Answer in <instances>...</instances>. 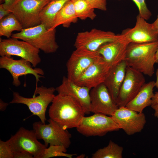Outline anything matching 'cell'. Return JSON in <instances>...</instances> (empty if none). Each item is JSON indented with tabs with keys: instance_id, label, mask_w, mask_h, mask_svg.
Masks as SVG:
<instances>
[{
	"instance_id": "6da1fadb",
	"label": "cell",
	"mask_w": 158,
	"mask_h": 158,
	"mask_svg": "<svg viewBox=\"0 0 158 158\" xmlns=\"http://www.w3.org/2000/svg\"><path fill=\"white\" fill-rule=\"evenodd\" d=\"M51 103L49 118L64 129L76 128L86 114L83 106L70 96L58 94Z\"/></svg>"
},
{
	"instance_id": "7a4b0ae2",
	"label": "cell",
	"mask_w": 158,
	"mask_h": 158,
	"mask_svg": "<svg viewBox=\"0 0 158 158\" xmlns=\"http://www.w3.org/2000/svg\"><path fill=\"white\" fill-rule=\"evenodd\" d=\"M158 41L144 43H130L124 61L127 66L151 77L154 72Z\"/></svg>"
},
{
	"instance_id": "3957f363",
	"label": "cell",
	"mask_w": 158,
	"mask_h": 158,
	"mask_svg": "<svg viewBox=\"0 0 158 158\" xmlns=\"http://www.w3.org/2000/svg\"><path fill=\"white\" fill-rule=\"evenodd\" d=\"M56 28L49 30L40 24L13 33L11 37L20 39L29 43L46 54L55 52L59 47L56 39Z\"/></svg>"
},
{
	"instance_id": "277c9868",
	"label": "cell",
	"mask_w": 158,
	"mask_h": 158,
	"mask_svg": "<svg viewBox=\"0 0 158 158\" xmlns=\"http://www.w3.org/2000/svg\"><path fill=\"white\" fill-rule=\"evenodd\" d=\"M56 89L43 86L36 87L32 98H27L17 92H13V98L9 104H21L26 105L34 115L37 116L41 121L45 123L46 112L49 105L52 102L55 96Z\"/></svg>"
},
{
	"instance_id": "5b68a950",
	"label": "cell",
	"mask_w": 158,
	"mask_h": 158,
	"mask_svg": "<svg viewBox=\"0 0 158 158\" xmlns=\"http://www.w3.org/2000/svg\"><path fill=\"white\" fill-rule=\"evenodd\" d=\"M47 124L43 123L41 121L35 122L32 125L37 138L42 139L44 145L47 147L50 145H61L66 149L71 144L72 135L67 129L63 128L55 121L49 118Z\"/></svg>"
},
{
	"instance_id": "8992f818",
	"label": "cell",
	"mask_w": 158,
	"mask_h": 158,
	"mask_svg": "<svg viewBox=\"0 0 158 158\" xmlns=\"http://www.w3.org/2000/svg\"><path fill=\"white\" fill-rule=\"evenodd\" d=\"M76 128L79 133L87 137L102 136L109 132L120 129L111 116L100 113L84 116Z\"/></svg>"
},
{
	"instance_id": "52a82bcc",
	"label": "cell",
	"mask_w": 158,
	"mask_h": 158,
	"mask_svg": "<svg viewBox=\"0 0 158 158\" xmlns=\"http://www.w3.org/2000/svg\"><path fill=\"white\" fill-rule=\"evenodd\" d=\"M50 0H19L10 11L13 13L23 29L41 24L40 15Z\"/></svg>"
},
{
	"instance_id": "ba28073f",
	"label": "cell",
	"mask_w": 158,
	"mask_h": 158,
	"mask_svg": "<svg viewBox=\"0 0 158 158\" xmlns=\"http://www.w3.org/2000/svg\"><path fill=\"white\" fill-rule=\"evenodd\" d=\"M11 37L1 40L0 41V56L11 57L16 56L31 63L35 68L41 61L40 50L28 42Z\"/></svg>"
},
{
	"instance_id": "9c48e42d",
	"label": "cell",
	"mask_w": 158,
	"mask_h": 158,
	"mask_svg": "<svg viewBox=\"0 0 158 158\" xmlns=\"http://www.w3.org/2000/svg\"><path fill=\"white\" fill-rule=\"evenodd\" d=\"M38 140L33 130L21 127L6 142L13 152L27 151L32 154L34 158H41L47 147Z\"/></svg>"
},
{
	"instance_id": "30bf717a",
	"label": "cell",
	"mask_w": 158,
	"mask_h": 158,
	"mask_svg": "<svg viewBox=\"0 0 158 158\" xmlns=\"http://www.w3.org/2000/svg\"><path fill=\"white\" fill-rule=\"evenodd\" d=\"M102 59L97 51L82 48L76 49L66 63L67 78L75 82L90 65Z\"/></svg>"
},
{
	"instance_id": "8fae6325",
	"label": "cell",
	"mask_w": 158,
	"mask_h": 158,
	"mask_svg": "<svg viewBox=\"0 0 158 158\" xmlns=\"http://www.w3.org/2000/svg\"><path fill=\"white\" fill-rule=\"evenodd\" d=\"M145 82L144 74L127 66L125 77L116 101L118 107H126L137 95Z\"/></svg>"
},
{
	"instance_id": "7c38bea8",
	"label": "cell",
	"mask_w": 158,
	"mask_h": 158,
	"mask_svg": "<svg viewBox=\"0 0 158 158\" xmlns=\"http://www.w3.org/2000/svg\"><path fill=\"white\" fill-rule=\"evenodd\" d=\"M32 67L30 62L23 58L15 60L11 57L2 56L0 57V68L6 69L9 72L13 77L12 84L16 87L21 84L19 79L20 76L29 74L33 75L36 78L37 85L40 81V78L43 77L44 72L42 69Z\"/></svg>"
},
{
	"instance_id": "4fadbf2b",
	"label": "cell",
	"mask_w": 158,
	"mask_h": 158,
	"mask_svg": "<svg viewBox=\"0 0 158 158\" xmlns=\"http://www.w3.org/2000/svg\"><path fill=\"white\" fill-rule=\"evenodd\" d=\"M118 125L128 135L141 131L146 123V117L142 112H139L126 107H121L111 116Z\"/></svg>"
},
{
	"instance_id": "5bb4252c",
	"label": "cell",
	"mask_w": 158,
	"mask_h": 158,
	"mask_svg": "<svg viewBox=\"0 0 158 158\" xmlns=\"http://www.w3.org/2000/svg\"><path fill=\"white\" fill-rule=\"evenodd\" d=\"M120 35H116L111 31L93 28L90 31L78 33L74 46L76 49L82 48L96 51L103 44L118 38Z\"/></svg>"
},
{
	"instance_id": "9a60e30c",
	"label": "cell",
	"mask_w": 158,
	"mask_h": 158,
	"mask_svg": "<svg viewBox=\"0 0 158 158\" xmlns=\"http://www.w3.org/2000/svg\"><path fill=\"white\" fill-rule=\"evenodd\" d=\"M90 97L91 112L111 116L118 108L103 83L91 89Z\"/></svg>"
},
{
	"instance_id": "2e32d148",
	"label": "cell",
	"mask_w": 158,
	"mask_h": 158,
	"mask_svg": "<svg viewBox=\"0 0 158 158\" xmlns=\"http://www.w3.org/2000/svg\"><path fill=\"white\" fill-rule=\"evenodd\" d=\"M130 43L121 34L118 38L103 44L96 51L105 62L113 67L124 61Z\"/></svg>"
},
{
	"instance_id": "e0dca14e",
	"label": "cell",
	"mask_w": 158,
	"mask_h": 158,
	"mask_svg": "<svg viewBox=\"0 0 158 158\" xmlns=\"http://www.w3.org/2000/svg\"><path fill=\"white\" fill-rule=\"evenodd\" d=\"M135 26L124 30L121 34L130 43H144L158 41V33L152 23L146 22L139 14L136 17Z\"/></svg>"
},
{
	"instance_id": "ac0fdd59",
	"label": "cell",
	"mask_w": 158,
	"mask_h": 158,
	"mask_svg": "<svg viewBox=\"0 0 158 158\" xmlns=\"http://www.w3.org/2000/svg\"><path fill=\"white\" fill-rule=\"evenodd\" d=\"M112 68L102 59L90 65L75 83L91 90L104 83Z\"/></svg>"
},
{
	"instance_id": "d6986e66",
	"label": "cell",
	"mask_w": 158,
	"mask_h": 158,
	"mask_svg": "<svg viewBox=\"0 0 158 158\" xmlns=\"http://www.w3.org/2000/svg\"><path fill=\"white\" fill-rule=\"evenodd\" d=\"M55 89L58 94L70 96L79 102L85 109L86 114L91 112L90 89L77 85L65 76L63 77L61 84Z\"/></svg>"
},
{
	"instance_id": "ffe728a7",
	"label": "cell",
	"mask_w": 158,
	"mask_h": 158,
	"mask_svg": "<svg viewBox=\"0 0 158 158\" xmlns=\"http://www.w3.org/2000/svg\"><path fill=\"white\" fill-rule=\"evenodd\" d=\"M127 66L125 61H123L112 67L103 83L116 103L125 77Z\"/></svg>"
},
{
	"instance_id": "44dd1931",
	"label": "cell",
	"mask_w": 158,
	"mask_h": 158,
	"mask_svg": "<svg viewBox=\"0 0 158 158\" xmlns=\"http://www.w3.org/2000/svg\"><path fill=\"white\" fill-rule=\"evenodd\" d=\"M155 87L154 81L145 83L136 96L126 107L137 112H142L145 108L151 106Z\"/></svg>"
},
{
	"instance_id": "7402d4cb",
	"label": "cell",
	"mask_w": 158,
	"mask_h": 158,
	"mask_svg": "<svg viewBox=\"0 0 158 158\" xmlns=\"http://www.w3.org/2000/svg\"><path fill=\"white\" fill-rule=\"evenodd\" d=\"M70 0H50L43 8L40 16L41 23L49 30L53 28L57 13L65 4Z\"/></svg>"
},
{
	"instance_id": "603a6c76",
	"label": "cell",
	"mask_w": 158,
	"mask_h": 158,
	"mask_svg": "<svg viewBox=\"0 0 158 158\" xmlns=\"http://www.w3.org/2000/svg\"><path fill=\"white\" fill-rule=\"evenodd\" d=\"M78 19L73 3L70 0L65 4L57 13L51 29H55L61 25L64 28H68L72 23H77Z\"/></svg>"
},
{
	"instance_id": "cb8c5ba5",
	"label": "cell",
	"mask_w": 158,
	"mask_h": 158,
	"mask_svg": "<svg viewBox=\"0 0 158 158\" xmlns=\"http://www.w3.org/2000/svg\"><path fill=\"white\" fill-rule=\"evenodd\" d=\"M23 28L14 14L11 12L0 20V36L8 38L11 37L12 32L21 31Z\"/></svg>"
},
{
	"instance_id": "d4e9b609",
	"label": "cell",
	"mask_w": 158,
	"mask_h": 158,
	"mask_svg": "<svg viewBox=\"0 0 158 158\" xmlns=\"http://www.w3.org/2000/svg\"><path fill=\"white\" fill-rule=\"evenodd\" d=\"M123 147L110 140L108 145L97 150L92 158H122Z\"/></svg>"
},
{
	"instance_id": "484cf974",
	"label": "cell",
	"mask_w": 158,
	"mask_h": 158,
	"mask_svg": "<svg viewBox=\"0 0 158 158\" xmlns=\"http://www.w3.org/2000/svg\"><path fill=\"white\" fill-rule=\"evenodd\" d=\"M71 0L78 18L85 20L89 18L93 20L96 18L97 15L94 12V8L86 0Z\"/></svg>"
},
{
	"instance_id": "4316f807",
	"label": "cell",
	"mask_w": 158,
	"mask_h": 158,
	"mask_svg": "<svg viewBox=\"0 0 158 158\" xmlns=\"http://www.w3.org/2000/svg\"><path fill=\"white\" fill-rule=\"evenodd\" d=\"M67 149L64 146L61 145H49L47 147L42 155L41 158H49L56 157H65L69 158H72L76 154H69L66 153Z\"/></svg>"
},
{
	"instance_id": "83f0119b",
	"label": "cell",
	"mask_w": 158,
	"mask_h": 158,
	"mask_svg": "<svg viewBox=\"0 0 158 158\" xmlns=\"http://www.w3.org/2000/svg\"><path fill=\"white\" fill-rule=\"evenodd\" d=\"M138 7L139 15L146 20H148L152 16V13L148 8L145 0H132Z\"/></svg>"
},
{
	"instance_id": "f1b7e54d",
	"label": "cell",
	"mask_w": 158,
	"mask_h": 158,
	"mask_svg": "<svg viewBox=\"0 0 158 158\" xmlns=\"http://www.w3.org/2000/svg\"><path fill=\"white\" fill-rule=\"evenodd\" d=\"M13 152L6 141L0 140V158H13Z\"/></svg>"
},
{
	"instance_id": "f546056e",
	"label": "cell",
	"mask_w": 158,
	"mask_h": 158,
	"mask_svg": "<svg viewBox=\"0 0 158 158\" xmlns=\"http://www.w3.org/2000/svg\"><path fill=\"white\" fill-rule=\"evenodd\" d=\"M94 8L103 11L107 10L106 0H86Z\"/></svg>"
},
{
	"instance_id": "4dcf8cb0",
	"label": "cell",
	"mask_w": 158,
	"mask_h": 158,
	"mask_svg": "<svg viewBox=\"0 0 158 158\" xmlns=\"http://www.w3.org/2000/svg\"><path fill=\"white\" fill-rule=\"evenodd\" d=\"M154 111V115L158 118V92L154 93V95L152 99L151 104L150 106Z\"/></svg>"
},
{
	"instance_id": "1f68e13d",
	"label": "cell",
	"mask_w": 158,
	"mask_h": 158,
	"mask_svg": "<svg viewBox=\"0 0 158 158\" xmlns=\"http://www.w3.org/2000/svg\"><path fill=\"white\" fill-rule=\"evenodd\" d=\"M13 158H34L33 155L27 151L13 152Z\"/></svg>"
},
{
	"instance_id": "d6a6232c",
	"label": "cell",
	"mask_w": 158,
	"mask_h": 158,
	"mask_svg": "<svg viewBox=\"0 0 158 158\" xmlns=\"http://www.w3.org/2000/svg\"><path fill=\"white\" fill-rule=\"evenodd\" d=\"M19 0H5L4 3L2 4L3 7L6 10L9 11Z\"/></svg>"
},
{
	"instance_id": "836d02e7",
	"label": "cell",
	"mask_w": 158,
	"mask_h": 158,
	"mask_svg": "<svg viewBox=\"0 0 158 158\" xmlns=\"http://www.w3.org/2000/svg\"><path fill=\"white\" fill-rule=\"evenodd\" d=\"M11 12L6 10L3 7L2 4L0 5V20L10 14Z\"/></svg>"
},
{
	"instance_id": "e575fe53",
	"label": "cell",
	"mask_w": 158,
	"mask_h": 158,
	"mask_svg": "<svg viewBox=\"0 0 158 158\" xmlns=\"http://www.w3.org/2000/svg\"><path fill=\"white\" fill-rule=\"evenodd\" d=\"M8 103L4 102L1 99H0V111H4L6 109Z\"/></svg>"
},
{
	"instance_id": "d590c367",
	"label": "cell",
	"mask_w": 158,
	"mask_h": 158,
	"mask_svg": "<svg viewBox=\"0 0 158 158\" xmlns=\"http://www.w3.org/2000/svg\"><path fill=\"white\" fill-rule=\"evenodd\" d=\"M152 24L154 29L158 33V15L157 19Z\"/></svg>"
},
{
	"instance_id": "8d00e7d4",
	"label": "cell",
	"mask_w": 158,
	"mask_h": 158,
	"mask_svg": "<svg viewBox=\"0 0 158 158\" xmlns=\"http://www.w3.org/2000/svg\"><path fill=\"white\" fill-rule=\"evenodd\" d=\"M156 79L155 82V87L158 90V68L157 69L156 73Z\"/></svg>"
},
{
	"instance_id": "74e56055",
	"label": "cell",
	"mask_w": 158,
	"mask_h": 158,
	"mask_svg": "<svg viewBox=\"0 0 158 158\" xmlns=\"http://www.w3.org/2000/svg\"><path fill=\"white\" fill-rule=\"evenodd\" d=\"M155 63H158V48L155 54Z\"/></svg>"
},
{
	"instance_id": "f35d334b",
	"label": "cell",
	"mask_w": 158,
	"mask_h": 158,
	"mask_svg": "<svg viewBox=\"0 0 158 158\" xmlns=\"http://www.w3.org/2000/svg\"><path fill=\"white\" fill-rule=\"evenodd\" d=\"M85 156V154H81L79 156H78L77 158H84Z\"/></svg>"
},
{
	"instance_id": "ab89813d",
	"label": "cell",
	"mask_w": 158,
	"mask_h": 158,
	"mask_svg": "<svg viewBox=\"0 0 158 158\" xmlns=\"http://www.w3.org/2000/svg\"><path fill=\"white\" fill-rule=\"evenodd\" d=\"M5 1V0H0V4H4Z\"/></svg>"
}]
</instances>
